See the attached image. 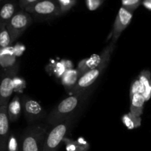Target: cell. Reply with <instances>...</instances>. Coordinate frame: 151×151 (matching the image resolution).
<instances>
[{
  "label": "cell",
  "instance_id": "obj_20",
  "mask_svg": "<svg viewBox=\"0 0 151 151\" xmlns=\"http://www.w3.org/2000/svg\"><path fill=\"white\" fill-rule=\"evenodd\" d=\"M142 2V0H122V7L127 10L134 12Z\"/></svg>",
  "mask_w": 151,
  "mask_h": 151
},
{
  "label": "cell",
  "instance_id": "obj_5",
  "mask_svg": "<svg viewBox=\"0 0 151 151\" xmlns=\"http://www.w3.org/2000/svg\"><path fill=\"white\" fill-rule=\"evenodd\" d=\"M71 117L66 118L60 123L55 125L54 128L47 135L44 142L43 151H57L60 142L64 139L68 128L69 126Z\"/></svg>",
  "mask_w": 151,
  "mask_h": 151
},
{
  "label": "cell",
  "instance_id": "obj_26",
  "mask_svg": "<svg viewBox=\"0 0 151 151\" xmlns=\"http://www.w3.org/2000/svg\"><path fill=\"white\" fill-rule=\"evenodd\" d=\"M13 50H14L15 55H20L23 52L24 47V46L20 45V44H17Z\"/></svg>",
  "mask_w": 151,
  "mask_h": 151
},
{
  "label": "cell",
  "instance_id": "obj_13",
  "mask_svg": "<svg viewBox=\"0 0 151 151\" xmlns=\"http://www.w3.org/2000/svg\"><path fill=\"white\" fill-rule=\"evenodd\" d=\"M146 100L142 94H135L131 97L130 112L137 116H140L143 113V107Z\"/></svg>",
  "mask_w": 151,
  "mask_h": 151
},
{
  "label": "cell",
  "instance_id": "obj_27",
  "mask_svg": "<svg viewBox=\"0 0 151 151\" xmlns=\"http://www.w3.org/2000/svg\"><path fill=\"white\" fill-rule=\"evenodd\" d=\"M142 4L145 8L151 10V0H143Z\"/></svg>",
  "mask_w": 151,
  "mask_h": 151
},
{
  "label": "cell",
  "instance_id": "obj_2",
  "mask_svg": "<svg viewBox=\"0 0 151 151\" xmlns=\"http://www.w3.org/2000/svg\"><path fill=\"white\" fill-rule=\"evenodd\" d=\"M48 128L44 125L29 127L22 136V151H43Z\"/></svg>",
  "mask_w": 151,
  "mask_h": 151
},
{
  "label": "cell",
  "instance_id": "obj_6",
  "mask_svg": "<svg viewBox=\"0 0 151 151\" xmlns=\"http://www.w3.org/2000/svg\"><path fill=\"white\" fill-rule=\"evenodd\" d=\"M32 23L30 14L24 10H19L8 22L7 28L11 36L12 42L16 41Z\"/></svg>",
  "mask_w": 151,
  "mask_h": 151
},
{
  "label": "cell",
  "instance_id": "obj_3",
  "mask_svg": "<svg viewBox=\"0 0 151 151\" xmlns=\"http://www.w3.org/2000/svg\"><path fill=\"white\" fill-rule=\"evenodd\" d=\"M82 93L70 96L60 102L58 106L55 108L49 114L47 122L50 125H56L60 123L66 118L71 116V114L77 109L81 100Z\"/></svg>",
  "mask_w": 151,
  "mask_h": 151
},
{
  "label": "cell",
  "instance_id": "obj_12",
  "mask_svg": "<svg viewBox=\"0 0 151 151\" xmlns=\"http://www.w3.org/2000/svg\"><path fill=\"white\" fill-rule=\"evenodd\" d=\"M102 58L101 55H94L91 56L89 58H86L81 60L78 66V71L79 72L80 78L87 73L89 71L92 70L95 67H97L100 63L101 62Z\"/></svg>",
  "mask_w": 151,
  "mask_h": 151
},
{
  "label": "cell",
  "instance_id": "obj_18",
  "mask_svg": "<svg viewBox=\"0 0 151 151\" xmlns=\"http://www.w3.org/2000/svg\"><path fill=\"white\" fill-rule=\"evenodd\" d=\"M63 141L66 144V150L68 151H86L88 149V144L82 139H80L78 142L64 139Z\"/></svg>",
  "mask_w": 151,
  "mask_h": 151
},
{
  "label": "cell",
  "instance_id": "obj_22",
  "mask_svg": "<svg viewBox=\"0 0 151 151\" xmlns=\"http://www.w3.org/2000/svg\"><path fill=\"white\" fill-rule=\"evenodd\" d=\"M144 93V88H143L142 86L140 81L138 80L135 81L134 83L131 86V91H130V97H132L135 94H143Z\"/></svg>",
  "mask_w": 151,
  "mask_h": 151
},
{
  "label": "cell",
  "instance_id": "obj_10",
  "mask_svg": "<svg viewBox=\"0 0 151 151\" xmlns=\"http://www.w3.org/2000/svg\"><path fill=\"white\" fill-rule=\"evenodd\" d=\"M9 116L7 106L0 107V151H7L9 132Z\"/></svg>",
  "mask_w": 151,
  "mask_h": 151
},
{
  "label": "cell",
  "instance_id": "obj_14",
  "mask_svg": "<svg viewBox=\"0 0 151 151\" xmlns=\"http://www.w3.org/2000/svg\"><path fill=\"white\" fill-rule=\"evenodd\" d=\"M80 79L79 72L78 69H69L64 72L61 77L62 83L66 88L72 89Z\"/></svg>",
  "mask_w": 151,
  "mask_h": 151
},
{
  "label": "cell",
  "instance_id": "obj_21",
  "mask_svg": "<svg viewBox=\"0 0 151 151\" xmlns=\"http://www.w3.org/2000/svg\"><path fill=\"white\" fill-rule=\"evenodd\" d=\"M58 2L60 6L62 13H64L71 10L72 7L75 5L77 0H58Z\"/></svg>",
  "mask_w": 151,
  "mask_h": 151
},
{
  "label": "cell",
  "instance_id": "obj_8",
  "mask_svg": "<svg viewBox=\"0 0 151 151\" xmlns=\"http://www.w3.org/2000/svg\"><path fill=\"white\" fill-rule=\"evenodd\" d=\"M22 108L28 122L39 120L46 114L42 106L38 102L29 98L27 96H23L22 97Z\"/></svg>",
  "mask_w": 151,
  "mask_h": 151
},
{
  "label": "cell",
  "instance_id": "obj_28",
  "mask_svg": "<svg viewBox=\"0 0 151 151\" xmlns=\"http://www.w3.org/2000/svg\"><path fill=\"white\" fill-rule=\"evenodd\" d=\"M6 0H0V2L1 3V4H3V3H4V1H5Z\"/></svg>",
  "mask_w": 151,
  "mask_h": 151
},
{
  "label": "cell",
  "instance_id": "obj_4",
  "mask_svg": "<svg viewBox=\"0 0 151 151\" xmlns=\"http://www.w3.org/2000/svg\"><path fill=\"white\" fill-rule=\"evenodd\" d=\"M24 10L39 19H51L62 14L58 0H39Z\"/></svg>",
  "mask_w": 151,
  "mask_h": 151
},
{
  "label": "cell",
  "instance_id": "obj_23",
  "mask_svg": "<svg viewBox=\"0 0 151 151\" xmlns=\"http://www.w3.org/2000/svg\"><path fill=\"white\" fill-rule=\"evenodd\" d=\"M104 0H86L87 8L91 11L97 10L103 4Z\"/></svg>",
  "mask_w": 151,
  "mask_h": 151
},
{
  "label": "cell",
  "instance_id": "obj_11",
  "mask_svg": "<svg viewBox=\"0 0 151 151\" xmlns=\"http://www.w3.org/2000/svg\"><path fill=\"white\" fill-rule=\"evenodd\" d=\"M19 4L17 0L5 1L0 11V27H7L10 19L13 17L16 12V7Z\"/></svg>",
  "mask_w": 151,
  "mask_h": 151
},
{
  "label": "cell",
  "instance_id": "obj_15",
  "mask_svg": "<svg viewBox=\"0 0 151 151\" xmlns=\"http://www.w3.org/2000/svg\"><path fill=\"white\" fill-rule=\"evenodd\" d=\"M139 81H140L143 88H144V93H143L142 95L144 96L146 101H147V100H150L151 97L150 72L147 70L142 72L139 76Z\"/></svg>",
  "mask_w": 151,
  "mask_h": 151
},
{
  "label": "cell",
  "instance_id": "obj_1",
  "mask_svg": "<svg viewBox=\"0 0 151 151\" xmlns=\"http://www.w3.org/2000/svg\"><path fill=\"white\" fill-rule=\"evenodd\" d=\"M116 40H111L110 44L103 50V51L100 54L102 60L100 64L97 67L93 69L92 70L86 73L85 75H83L80 78L76 85L74 86L72 89H71V94H78L80 93H82L84 89L89 87L97 81V78L103 73V70L107 67L109 60H110L112 52H113L115 46H116Z\"/></svg>",
  "mask_w": 151,
  "mask_h": 151
},
{
  "label": "cell",
  "instance_id": "obj_24",
  "mask_svg": "<svg viewBox=\"0 0 151 151\" xmlns=\"http://www.w3.org/2000/svg\"><path fill=\"white\" fill-rule=\"evenodd\" d=\"M39 0H19V7L22 10H24L27 7L35 4V3H36Z\"/></svg>",
  "mask_w": 151,
  "mask_h": 151
},
{
  "label": "cell",
  "instance_id": "obj_19",
  "mask_svg": "<svg viewBox=\"0 0 151 151\" xmlns=\"http://www.w3.org/2000/svg\"><path fill=\"white\" fill-rule=\"evenodd\" d=\"M1 32H0V46L1 49H5L11 46L12 39L7 27H0Z\"/></svg>",
  "mask_w": 151,
  "mask_h": 151
},
{
  "label": "cell",
  "instance_id": "obj_25",
  "mask_svg": "<svg viewBox=\"0 0 151 151\" xmlns=\"http://www.w3.org/2000/svg\"><path fill=\"white\" fill-rule=\"evenodd\" d=\"M24 87V81H22L20 78L15 77L14 78V89L16 91H20L21 89H23Z\"/></svg>",
  "mask_w": 151,
  "mask_h": 151
},
{
  "label": "cell",
  "instance_id": "obj_16",
  "mask_svg": "<svg viewBox=\"0 0 151 151\" xmlns=\"http://www.w3.org/2000/svg\"><path fill=\"white\" fill-rule=\"evenodd\" d=\"M21 112V104L19 102V98L17 95L15 96L13 99L10 106L8 107V116L9 119L11 122L17 120L19 117Z\"/></svg>",
  "mask_w": 151,
  "mask_h": 151
},
{
  "label": "cell",
  "instance_id": "obj_17",
  "mask_svg": "<svg viewBox=\"0 0 151 151\" xmlns=\"http://www.w3.org/2000/svg\"><path fill=\"white\" fill-rule=\"evenodd\" d=\"M122 122L129 130L135 129L141 125L142 119L140 116H137L131 114V112L125 114L122 118Z\"/></svg>",
  "mask_w": 151,
  "mask_h": 151
},
{
  "label": "cell",
  "instance_id": "obj_9",
  "mask_svg": "<svg viewBox=\"0 0 151 151\" xmlns=\"http://www.w3.org/2000/svg\"><path fill=\"white\" fill-rule=\"evenodd\" d=\"M133 13L123 7H121L116 15L114 24L113 32L111 40L117 41L122 31L129 25L133 17Z\"/></svg>",
  "mask_w": 151,
  "mask_h": 151
},
{
  "label": "cell",
  "instance_id": "obj_7",
  "mask_svg": "<svg viewBox=\"0 0 151 151\" xmlns=\"http://www.w3.org/2000/svg\"><path fill=\"white\" fill-rule=\"evenodd\" d=\"M17 72V66L11 67L5 71L0 86V106H7L9 100L14 90V78Z\"/></svg>",
  "mask_w": 151,
  "mask_h": 151
}]
</instances>
